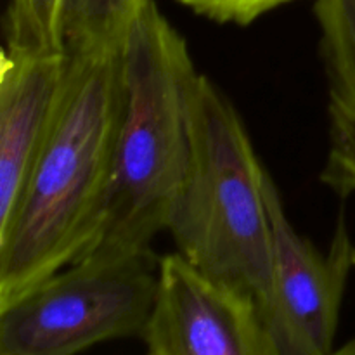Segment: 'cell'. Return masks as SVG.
Wrapping results in <instances>:
<instances>
[{
    "mask_svg": "<svg viewBox=\"0 0 355 355\" xmlns=\"http://www.w3.org/2000/svg\"><path fill=\"white\" fill-rule=\"evenodd\" d=\"M272 227V284L262 318L279 355H329L354 267V245L343 215L326 252L298 234L276 182L266 170Z\"/></svg>",
    "mask_w": 355,
    "mask_h": 355,
    "instance_id": "cell-5",
    "label": "cell"
},
{
    "mask_svg": "<svg viewBox=\"0 0 355 355\" xmlns=\"http://www.w3.org/2000/svg\"><path fill=\"white\" fill-rule=\"evenodd\" d=\"M69 55L0 52V232L9 225L51 134Z\"/></svg>",
    "mask_w": 355,
    "mask_h": 355,
    "instance_id": "cell-7",
    "label": "cell"
},
{
    "mask_svg": "<svg viewBox=\"0 0 355 355\" xmlns=\"http://www.w3.org/2000/svg\"><path fill=\"white\" fill-rule=\"evenodd\" d=\"M329 355H355V338L350 340V342L343 343L342 347L335 349Z\"/></svg>",
    "mask_w": 355,
    "mask_h": 355,
    "instance_id": "cell-12",
    "label": "cell"
},
{
    "mask_svg": "<svg viewBox=\"0 0 355 355\" xmlns=\"http://www.w3.org/2000/svg\"><path fill=\"white\" fill-rule=\"evenodd\" d=\"M175 2L214 23L250 26L266 14L295 0H175Z\"/></svg>",
    "mask_w": 355,
    "mask_h": 355,
    "instance_id": "cell-11",
    "label": "cell"
},
{
    "mask_svg": "<svg viewBox=\"0 0 355 355\" xmlns=\"http://www.w3.org/2000/svg\"><path fill=\"white\" fill-rule=\"evenodd\" d=\"M158 281L153 250L78 260L0 309V355H76L142 338Z\"/></svg>",
    "mask_w": 355,
    "mask_h": 355,
    "instance_id": "cell-4",
    "label": "cell"
},
{
    "mask_svg": "<svg viewBox=\"0 0 355 355\" xmlns=\"http://www.w3.org/2000/svg\"><path fill=\"white\" fill-rule=\"evenodd\" d=\"M6 49L33 54L64 52L62 0H9L3 16Z\"/></svg>",
    "mask_w": 355,
    "mask_h": 355,
    "instance_id": "cell-10",
    "label": "cell"
},
{
    "mask_svg": "<svg viewBox=\"0 0 355 355\" xmlns=\"http://www.w3.org/2000/svg\"><path fill=\"white\" fill-rule=\"evenodd\" d=\"M352 262H354V267H355V248H354V253H352Z\"/></svg>",
    "mask_w": 355,
    "mask_h": 355,
    "instance_id": "cell-13",
    "label": "cell"
},
{
    "mask_svg": "<svg viewBox=\"0 0 355 355\" xmlns=\"http://www.w3.org/2000/svg\"><path fill=\"white\" fill-rule=\"evenodd\" d=\"M314 17L328 113V153L319 180L347 200L355 194V0H315Z\"/></svg>",
    "mask_w": 355,
    "mask_h": 355,
    "instance_id": "cell-8",
    "label": "cell"
},
{
    "mask_svg": "<svg viewBox=\"0 0 355 355\" xmlns=\"http://www.w3.org/2000/svg\"><path fill=\"white\" fill-rule=\"evenodd\" d=\"M148 355H279L252 298L208 279L179 253L159 257Z\"/></svg>",
    "mask_w": 355,
    "mask_h": 355,
    "instance_id": "cell-6",
    "label": "cell"
},
{
    "mask_svg": "<svg viewBox=\"0 0 355 355\" xmlns=\"http://www.w3.org/2000/svg\"><path fill=\"white\" fill-rule=\"evenodd\" d=\"M191 159L168 232L208 279L252 298L260 314L272 284L266 166L229 97L198 75L189 99Z\"/></svg>",
    "mask_w": 355,
    "mask_h": 355,
    "instance_id": "cell-3",
    "label": "cell"
},
{
    "mask_svg": "<svg viewBox=\"0 0 355 355\" xmlns=\"http://www.w3.org/2000/svg\"><path fill=\"white\" fill-rule=\"evenodd\" d=\"M121 111L123 51L69 55L51 134L12 220L0 232V309L90 248L106 201Z\"/></svg>",
    "mask_w": 355,
    "mask_h": 355,
    "instance_id": "cell-1",
    "label": "cell"
},
{
    "mask_svg": "<svg viewBox=\"0 0 355 355\" xmlns=\"http://www.w3.org/2000/svg\"><path fill=\"white\" fill-rule=\"evenodd\" d=\"M200 71L189 47L148 0L123 47V111L103 215L83 259L153 250L168 231L191 159L189 99Z\"/></svg>",
    "mask_w": 355,
    "mask_h": 355,
    "instance_id": "cell-2",
    "label": "cell"
},
{
    "mask_svg": "<svg viewBox=\"0 0 355 355\" xmlns=\"http://www.w3.org/2000/svg\"><path fill=\"white\" fill-rule=\"evenodd\" d=\"M148 0H62V44L69 55L121 52Z\"/></svg>",
    "mask_w": 355,
    "mask_h": 355,
    "instance_id": "cell-9",
    "label": "cell"
}]
</instances>
